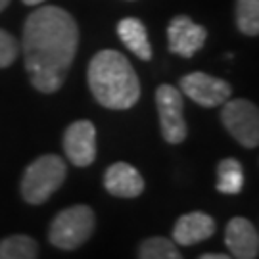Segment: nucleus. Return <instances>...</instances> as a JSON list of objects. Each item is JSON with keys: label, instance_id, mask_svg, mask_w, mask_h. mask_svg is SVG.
Returning a JSON list of instances; mask_svg holds the SVG:
<instances>
[{"label": "nucleus", "instance_id": "obj_1", "mask_svg": "<svg viewBox=\"0 0 259 259\" xmlns=\"http://www.w3.org/2000/svg\"><path fill=\"white\" fill-rule=\"evenodd\" d=\"M23 58L31 84L38 93L62 89L79 48V25L60 6H42L29 14L23 27Z\"/></svg>", "mask_w": 259, "mask_h": 259}, {"label": "nucleus", "instance_id": "obj_2", "mask_svg": "<svg viewBox=\"0 0 259 259\" xmlns=\"http://www.w3.org/2000/svg\"><path fill=\"white\" fill-rule=\"evenodd\" d=\"M89 87L108 110H129L140 98V83L131 62L117 50H100L89 64Z\"/></svg>", "mask_w": 259, "mask_h": 259}, {"label": "nucleus", "instance_id": "obj_3", "mask_svg": "<svg viewBox=\"0 0 259 259\" xmlns=\"http://www.w3.org/2000/svg\"><path fill=\"white\" fill-rule=\"evenodd\" d=\"M67 167L60 156L47 154L37 157L25 169L21 179V196L31 205L45 204L60 186L64 185Z\"/></svg>", "mask_w": 259, "mask_h": 259}, {"label": "nucleus", "instance_id": "obj_4", "mask_svg": "<svg viewBox=\"0 0 259 259\" xmlns=\"http://www.w3.org/2000/svg\"><path fill=\"white\" fill-rule=\"evenodd\" d=\"M96 217L89 205H73L56 215L50 223L48 240L60 250H77L93 236Z\"/></svg>", "mask_w": 259, "mask_h": 259}, {"label": "nucleus", "instance_id": "obj_5", "mask_svg": "<svg viewBox=\"0 0 259 259\" xmlns=\"http://www.w3.org/2000/svg\"><path fill=\"white\" fill-rule=\"evenodd\" d=\"M221 121L232 139L246 148H255L259 144V111L250 100L236 98L223 104Z\"/></svg>", "mask_w": 259, "mask_h": 259}, {"label": "nucleus", "instance_id": "obj_6", "mask_svg": "<svg viewBox=\"0 0 259 259\" xmlns=\"http://www.w3.org/2000/svg\"><path fill=\"white\" fill-rule=\"evenodd\" d=\"M156 106L161 125V135L169 144H181L186 139L185 102L183 93L171 84H159L156 91Z\"/></svg>", "mask_w": 259, "mask_h": 259}, {"label": "nucleus", "instance_id": "obj_7", "mask_svg": "<svg viewBox=\"0 0 259 259\" xmlns=\"http://www.w3.org/2000/svg\"><path fill=\"white\" fill-rule=\"evenodd\" d=\"M181 91L190 100L204 108H217L231 98L232 87L219 77H211L202 71L188 73L181 79Z\"/></svg>", "mask_w": 259, "mask_h": 259}, {"label": "nucleus", "instance_id": "obj_8", "mask_svg": "<svg viewBox=\"0 0 259 259\" xmlns=\"http://www.w3.org/2000/svg\"><path fill=\"white\" fill-rule=\"evenodd\" d=\"M64 150L73 165H91L96 157V129L93 123L87 119L71 123L64 133Z\"/></svg>", "mask_w": 259, "mask_h": 259}, {"label": "nucleus", "instance_id": "obj_9", "mask_svg": "<svg viewBox=\"0 0 259 259\" xmlns=\"http://www.w3.org/2000/svg\"><path fill=\"white\" fill-rule=\"evenodd\" d=\"M167 38H169V50L173 54L192 58L205 45L207 31L205 27L194 23L188 16H175L167 29Z\"/></svg>", "mask_w": 259, "mask_h": 259}, {"label": "nucleus", "instance_id": "obj_10", "mask_svg": "<svg viewBox=\"0 0 259 259\" xmlns=\"http://www.w3.org/2000/svg\"><path fill=\"white\" fill-rule=\"evenodd\" d=\"M225 244L236 259H255L259 255V234L246 217H234L225 229Z\"/></svg>", "mask_w": 259, "mask_h": 259}, {"label": "nucleus", "instance_id": "obj_11", "mask_svg": "<svg viewBox=\"0 0 259 259\" xmlns=\"http://www.w3.org/2000/svg\"><path fill=\"white\" fill-rule=\"evenodd\" d=\"M104 186L115 198H137L144 190V179L133 165L117 161L106 169Z\"/></svg>", "mask_w": 259, "mask_h": 259}, {"label": "nucleus", "instance_id": "obj_12", "mask_svg": "<svg viewBox=\"0 0 259 259\" xmlns=\"http://www.w3.org/2000/svg\"><path fill=\"white\" fill-rule=\"evenodd\" d=\"M213 232H215L213 217L202 211H192L179 217V221L173 227V238L181 246H194L198 242L211 238Z\"/></svg>", "mask_w": 259, "mask_h": 259}, {"label": "nucleus", "instance_id": "obj_13", "mask_svg": "<svg viewBox=\"0 0 259 259\" xmlns=\"http://www.w3.org/2000/svg\"><path fill=\"white\" fill-rule=\"evenodd\" d=\"M117 35L123 40V45L129 48L140 60H152V47L148 42V31L144 23L137 18H125L117 25Z\"/></svg>", "mask_w": 259, "mask_h": 259}, {"label": "nucleus", "instance_id": "obj_14", "mask_svg": "<svg viewBox=\"0 0 259 259\" xmlns=\"http://www.w3.org/2000/svg\"><path fill=\"white\" fill-rule=\"evenodd\" d=\"M244 185V171L240 161L227 157L217 165V190L221 194H238Z\"/></svg>", "mask_w": 259, "mask_h": 259}, {"label": "nucleus", "instance_id": "obj_15", "mask_svg": "<svg viewBox=\"0 0 259 259\" xmlns=\"http://www.w3.org/2000/svg\"><path fill=\"white\" fill-rule=\"evenodd\" d=\"M38 246L27 234H14L0 240V259H37Z\"/></svg>", "mask_w": 259, "mask_h": 259}, {"label": "nucleus", "instance_id": "obj_16", "mask_svg": "<svg viewBox=\"0 0 259 259\" xmlns=\"http://www.w3.org/2000/svg\"><path fill=\"white\" fill-rule=\"evenodd\" d=\"M139 259H183V255L169 238L152 236L140 244Z\"/></svg>", "mask_w": 259, "mask_h": 259}, {"label": "nucleus", "instance_id": "obj_17", "mask_svg": "<svg viewBox=\"0 0 259 259\" xmlns=\"http://www.w3.org/2000/svg\"><path fill=\"white\" fill-rule=\"evenodd\" d=\"M236 23L244 35H259V0H236Z\"/></svg>", "mask_w": 259, "mask_h": 259}, {"label": "nucleus", "instance_id": "obj_18", "mask_svg": "<svg viewBox=\"0 0 259 259\" xmlns=\"http://www.w3.org/2000/svg\"><path fill=\"white\" fill-rule=\"evenodd\" d=\"M19 54V42L16 40L14 35H10L8 31L0 29V69L2 67H10L16 62Z\"/></svg>", "mask_w": 259, "mask_h": 259}, {"label": "nucleus", "instance_id": "obj_19", "mask_svg": "<svg viewBox=\"0 0 259 259\" xmlns=\"http://www.w3.org/2000/svg\"><path fill=\"white\" fill-rule=\"evenodd\" d=\"M200 259H232V257L225 255V253H204Z\"/></svg>", "mask_w": 259, "mask_h": 259}, {"label": "nucleus", "instance_id": "obj_20", "mask_svg": "<svg viewBox=\"0 0 259 259\" xmlns=\"http://www.w3.org/2000/svg\"><path fill=\"white\" fill-rule=\"evenodd\" d=\"M45 0H23V4H27V6H38V4H42Z\"/></svg>", "mask_w": 259, "mask_h": 259}, {"label": "nucleus", "instance_id": "obj_21", "mask_svg": "<svg viewBox=\"0 0 259 259\" xmlns=\"http://www.w3.org/2000/svg\"><path fill=\"white\" fill-rule=\"evenodd\" d=\"M8 4H10V0H0V12H2V10H6Z\"/></svg>", "mask_w": 259, "mask_h": 259}]
</instances>
